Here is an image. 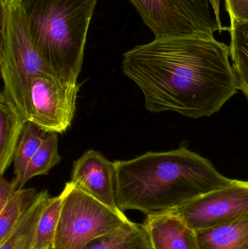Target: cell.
Returning a JSON list of instances; mask_svg holds the SVG:
<instances>
[{"label": "cell", "instance_id": "obj_1", "mask_svg": "<svg viewBox=\"0 0 248 249\" xmlns=\"http://www.w3.org/2000/svg\"><path fill=\"white\" fill-rule=\"evenodd\" d=\"M230 47L195 33L155 37L122 55V72L137 85L151 113L199 119L221 110L237 93Z\"/></svg>", "mask_w": 248, "mask_h": 249}, {"label": "cell", "instance_id": "obj_2", "mask_svg": "<svg viewBox=\"0 0 248 249\" xmlns=\"http://www.w3.org/2000/svg\"><path fill=\"white\" fill-rule=\"evenodd\" d=\"M115 195L119 210L149 215L166 213L234 179L186 146L148 152L133 159L115 160Z\"/></svg>", "mask_w": 248, "mask_h": 249}, {"label": "cell", "instance_id": "obj_3", "mask_svg": "<svg viewBox=\"0 0 248 249\" xmlns=\"http://www.w3.org/2000/svg\"><path fill=\"white\" fill-rule=\"evenodd\" d=\"M35 49L58 77L77 82L98 0H15Z\"/></svg>", "mask_w": 248, "mask_h": 249}, {"label": "cell", "instance_id": "obj_4", "mask_svg": "<svg viewBox=\"0 0 248 249\" xmlns=\"http://www.w3.org/2000/svg\"><path fill=\"white\" fill-rule=\"evenodd\" d=\"M0 27L3 91L29 121L32 78L39 74H57L35 49L16 2L0 6Z\"/></svg>", "mask_w": 248, "mask_h": 249}, {"label": "cell", "instance_id": "obj_5", "mask_svg": "<svg viewBox=\"0 0 248 249\" xmlns=\"http://www.w3.org/2000/svg\"><path fill=\"white\" fill-rule=\"evenodd\" d=\"M52 249H83L98 237L128 221L125 212L115 211L67 182Z\"/></svg>", "mask_w": 248, "mask_h": 249}, {"label": "cell", "instance_id": "obj_6", "mask_svg": "<svg viewBox=\"0 0 248 249\" xmlns=\"http://www.w3.org/2000/svg\"><path fill=\"white\" fill-rule=\"evenodd\" d=\"M80 85L51 74L35 75L31 82L29 122L48 133H64L71 127Z\"/></svg>", "mask_w": 248, "mask_h": 249}, {"label": "cell", "instance_id": "obj_7", "mask_svg": "<svg viewBox=\"0 0 248 249\" xmlns=\"http://www.w3.org/2000/svg\"><path fill=\"white\" fill-rule=\"evenodd\" d=\"M168 212L195 231L232 222L248 215V181L234 179Z\"/></svg>", "mask_w": 248, "mask_h": 249}, {"label": "cell", "instance_id": "obj_8", "mask_svg": "<svg viewBox=\"0 0 248 249\" xmlns=\"http://www.w3.org/2000/svg\"><path fill=\"white\" fill-rule=\"evenodd\" d=\"M115 162H111L99 151H86L73 164L70 182L115 211L118 208L115 195Z\"/></svg>", "mask_w": 248, "mask_h": 249}, {"label": "cell", "instance_id": "obj_9", "mask_svg": "<svg viewBox=\"0 0 248 249\" xmlns=\"http://www.w3.org/2000/svg\"><path fill=\"white\" fill-rule=\"evenodd\" d=\"M143 225L153 249H198L195 231L170 212L149 215Z\"/></svg>", "mask_w": 248, "mask_h": 249}, {"label": "cell", "instance_id": "obj_10", "mask_svg": "<svg viewBox=\"0 0 248 249\" xmlns=\"http://www.w3.org/2000/svg\"><path fill=\"white\" fill-rule=\"evenodd\" d=\"M155 37L198 33L192 23L167 0H130Z\"/></svg>", "mask_w": 248, "mask_h": 249}, {"label": "cell", "instance_id": "obj_11", "mask_svg": "<svg viewBox=\"0 0 248 249\" xmlns=\"http://www.w3.org/2000/svg\"><path fill=\"white\" fill-rule=\"evenodd\" d=\"M28 120L4 91L0 93V174L4 175L14 159L15 152Z\"/></svg>", "mask_w": 248, "mask_h": 249}, {"label": "cell", "instance_id": "obj_12", "mask_svg": "<svg viewBox=\"0 0 248 249\" xmlns=\"http://www.w3.org/2000/svg\"><path fill=\"white\" fill-rule=\"evenodd\" d=\"M195 232L198 249H248V215Z\"/></svg>", "mask_w": 248, "mask_h": 249}, {"label": "cell", "instance_id": "obj_13", "mask_svg": "<svg viewBox=\"0 0 248 249\" xmlns=\"http://www.w3.org/2000/svg\"><path fill=\"white\" fill-rule=\"evenodd\" d=\"M189 20L198 33L214 36L227 30L220 20L218 0H167Z\"/></svg>", "mask_w": 248, "mask_h": 249}, {"label": "cell", "instance_id": "obj_14", "mask_svg": "<svg viewBox=\"0 0 248 249\" xmlns=\"http://www.w3.org/2000/svg\"><path fill=\"white\" fill-rule=\"evenodd\" d=\"M83 249H153L143 224L128 219L115 231L98 237Z\"/></svg>", "mask_w": 248, "mask_h": 249}, {"label": "cell", "instance_id": "obj_15", "mask_svg": "<svg viewBox=\"0 0 248 249\" xmlns=\"http://www.w3.org/2000/svg\"><path fill=\"white\" fill-rule=\"evenodd\" d=\"M50 197L48 190L38 193L37 197L10 236L0 245V249H33L38 222Z\"/></svg>", "mask_w": 248, "mask_h": 249}, {"label": "cell", "instance_id": "obj_16", "mask_svg": "<svg viewBox=\"0 0 248 249\" xmlns=\"http://www.w3.org/2000/svg\"><path fill=\"white\" fill-rule=\"evenodd\" d=\"M230 52L238 90L248 99V20L231 21Z\"/></svg>", "mask_w": 248, "mask_h": 249}, {"label": "cell", "instance_id": "obj_17", "mask_svg": "<svg viewBox=\"0 0 248 249\" xmlns=\"http://www.w3.org/2000/svg\"><path fill=\"white\" fill-rule=\"evenodd\" d=\"M37 195L33 188L19 189L4 209L0 211V245L10 236Z\"/></svg>", "mask_w": 248, "mask_h": 249}, {"label": "cell", "instance_id": "obj_18", "mask_svg": "<svg viewBox=\"0 0 248 249\" xmlns=\"http://www.w3.org/2000/svg\"><path fill=\"white\" fill-rule=\"evenodd\" d=\"M61 156L58 152V134L48 133L37 152L28 165L26 172L19 184V189L33 177L48 175L52 168L60 163Z\"/></svg>", "mask_w": 248, "mask_h": 249}, {"label": "cell", "instance_id": "obj_19", "mask_svg": "<svg viewBox=\"0 0 248 249\" xmlns=\"http://www.w3.org/2000/svg\"><path fill=\"white\" fill-rule=\"evenodd\" d=\"M47 134L48 133L33 123L28 121L25 126L13 159L15 178L18 184V190L28 165L40 147Z\"/></svg>", "mask_w": 248, "mask_h": 249}, {"label": "cell", "instance_id": "obj_20", "mask_svg": "<svg viewBox=\"0 0 248 249\" xmlns=\"http://www.w3.org/2000/svg\"><path fill=\"white\" fill-rule=\"evenodd\" d=\"M64 197L63 190L59 196L48 199L38 222L33 249H52Z\"/></svg>", "mask_w": 248, "mask_h": 249}, {"label": "cell", "instance_id": "obj_21", "mask_svg": "<svg viewBox=\"0 0 248 249\" xmlns=\"http://www.w3.org/2000/svg\"><path fill=\"white\" fill-rule=\"evenodd\" d=\"M225 9L231 21L248 20V0H225Z\"/></svg>", "mask_w": 248, "mask_h": 249}, {"label": "cell", "instance_id": "obj_22", "mask_svg": "<svg viewBox=\"0 0 248 249\" xmlns=\"http://www.w3.org/2000/svg\"><path fill=\"white\" fill-rule=\"evenodd\" d=\"M18 190V184L16 181V178H13L12 181L4 178L3 176H1L0 179V211L4 209L10 199L16 194Z\"/></svg>", "mask_w": 248, "mask_h": 249}, {"label": "cell", "instance_id": "obj_23", "mask_svg": "<svg viewBox=\"0 0 248 249\" xmlns=\"http://www.w3.org/2000/svg\"><path fill=\"white\" fill-rule=\"evenodd\" d=\"M14 1L15 0H0V6L8 7V6L11 5Z\"/></svg>", "mask_w": 248, "mask_h": 249}, {"label": "cell", "instance_id": "obj_24", "mask_svg": "<svg viewBox=\"0 0 248 249\" xmlns=\"http://www.w3.org/2000/svg\"><path fill=\"white\" fill-rule=\"evenodd\" d=\"M218 1H220V0H218Z\"/></svg>", "mask_w": 248, "mask_h": 249}, {"label": "cell", "instance_id": "obj_25", "mask_svg": "<svg viewBox=\"0 0 248 249\" xmlns=\"http://www.w3.org/2000/svg\"></svg>", "mask_w": 248, "mask_h": 249}]
</instances>
